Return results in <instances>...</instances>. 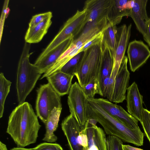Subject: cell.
<instances>
[{"label": "cell", "instance_id": "33", "mask_svg": "<svg viewBox=\"0 0 150 150\" xmlns=\"http://www.w3.org/2000/svg\"><path fill=\"white\" fill-rule=\"evenodd\" d=\"M103 31L97 35L91 40L86 43L80 49V52H83L90 46L102 41Z\"/></svg>", "mask_w": 150, "mask_h": 150}, {"label": "cell", "instance_id": "13", "mask_svg": "<svg viewBox=\"0 0 150 150\" xmlns=\"http://www.w3.org/2000/svg\"><path fill=\"white\" fill-rule=\"evenodd\" d=\"M132 25L117 28V42L114 64L111 76L115 78L125 53L130 36Z\"/></svg>", "mask_w": 150, "mask_h": 150}, {"label": "cell", "instance_id": "24", "mask_svg": "<svg viewBox=\"0 0 150 150\" xmlns=\"http://www.w3.org/2000/svg\"><path fill=\"white\" fill-rule=\"evenodd\" d=\"M117 42V28L112 24L103 31L102 42L103 45L111 51L115 58Z\"/></svg>", "mask_w": 150, "mask_h": 150}, {"label": "cell", "instance_id": "17", "mask_svg": "<svg viewBox=\"0 0 150 150\" xmlns=\"http://www.w3.org/2000/svg\"><path fill=\"white\" fill-rule=\"evenodd\" d=\"M127 107L129 113L140 121L144 108L143 96L137 83L133 82L127 88Z\"/></svg>", "mask_w": 150, "mask_h": 150}, {"label": "cell", "instance_id": "37", "mask_svg": "<svg viewBox=\"0 0 150 150\" xmlns=\"http://www.w3.org/2000/svg\"><path fill=\"white\" fill-rule=\"evenodd\" d=\"M122 149L123 150H144L129 145L123 144L122 145Z\"/></svg>", "mask_w": 150, "mask_h": 150}, {"label": "cell", "instance_id": "11", "mask_svg": "<svg viewBox=\"0 0 150 150\" xmlns=\"http://www.w3.org/2000/svg\"><path fill=\"white\" fill-rule=\"evenodd\" d=\"M127 54L130 69L134 72L150 57V50L142 41L135 40L129 43Z\"/></svg>", "mask_w": 150, "mask_h": 150}, {"label": "cell", "instance_id": "19", "mask_svg": "<svg viewBox=\"0 0 150 150\" xmlns=\"http://www.w3.org/2000/svg\"><path fill=\"white\" fill-rule=\"evenodd\" d=\"M74 76L58 71L46 79L54 90L61 96L68 94Z\"/></svg>", "mask_w": 150, "mask_h": 150}, {"label": "cell", "instance_id": "25", "mask_svg": "<svg viewBox=\"0 0 150 150\" xmlns=\"http://www.w3.org/2000/svg\"><path fill=\"white\" fill-rule=\"evenodd\" d=\"M11 82L7 79L4 73L0 74V118L3 116L5 100L10 92Z\"/></svg>", "mask_w": 150, "mask_h": 150}, {"label": "cell", "instance_id": "34", "mask_svg": "<svg viewBox=\"0 0 150 150\" xmlns=\"http://www.w3.org/2000/svg\"><path fill=\"white\" fill-rule=\"evenodd\" d=\"M9 0H5L4 3L3 9L1 13L0 19V42L1 39L2 34L5 18L6 17L7 11L9 3Z\"/></svg>", "mask_w": 150, "mask_h": 150}, {"label": "cell", "instance_id": "6", "mask_svg": "<svg viewBox=\"0 0 150 150\" xmlns=\"http://www.w3.org/2000/svg\"><path fill=\"white\" fill-rule=\"evenodd\" d=\"M36 115L45 124L55 108L62 109L61 96L48 83L41 85L36 90Z\"/></svg>", "mask_w": 150, "mask_h": 150}, {"label": "cell", "instance_id": "22", "mask_svg": "<svg viewBox=\"0 0 150 150\" xmlns=\"http://www.w3.org/2000/svg\"><path fill=\"white\" fill-rule=\"evenodd\" d=\"M132 0H114V3L109 16L112 23L116 25L121 22L123 17L129 16Z\"/></svg>", "mask_w": 150, "mask_h": 150}, {"label": "cell", "instance_id": "7", "mask_svg": "<svg viewBox=\"0 0 150 150\" xmlns=\"http://www.w3.org/2000/svg\"><path fill=\"white\" fill-rule=\"evenodd\" d=\"M67 98V103L70 114L80 125L84 127L87 121V98L78 83L72 84Z\"/></svg>", "mask_w": 150, "mask_h": 150}, {"label": "cell", "instance_id": "20", "mask_svg": "<svg viewBox=\"0 0 150 150\" xmlns=\"http://www.w3.org/2000/svg\"><path fill=\"white\" fill-rule=\"evenodd\" d=\"M52 17H50L34 26L28 27L25 36V42L30 44L40 42L51 26Z\"/></svg>", "mask_w": 150, "mask_h": 150}, {"label": "cell", "instance_id": "23", "mask_svg": "<svg viewBox=\"0 0 150 150\" xmlns=\"http://www.w3.org/2000/svg\"><path fill=\"white\" fill-rule=\"evenodd\" d=\"M103 57L99 78L100 85L105 78L110 76L114 61V57L111 51L103 44Z\"/></svg>", "mask_w": 150, "mask_h": 150}, {"label": "cell", "instance_id": "28", "mask_svg": "<svg viewBox=\"0 0 150 150\" xmlns=\"http://www.w3.org/2000/svg\"><path fill=\"white\" fill-rule=\"evenodd\" d=\"M83 52H81L71 59L59 71L65 74L74 75Z\"/></svg>", "mask_w": 150, "mask_h": 150}, {"label": "cell", "instance_id": "16", "mask_svg": "<svg viewBox=\"0 0 150 150\" xmlns=\"http://www.w3.org/2000/svg\"><path fill=\"white\" fill-rule=\"evenodd\" d=\"M61 127L70 150H84L77 142L78 135L84 127L81 126L72 115L70 114L63 120Z\"/></svg>", "mask_w": 150, "mask_h": 150}, {"label": "cell", "instance_id": "10", "mask_svg": "<svg viewBox=\"0 0 150 150\" xmlns=\"http://www.w3.org/2000/svg\"><path fill=\"white\" fill-rule=\"evenodd\" d=\"M114 0H88L83 9L86 10L88 22H99L108 18Z\"/></svg>", "mask_w": 150, "mask_h": 150}, {"label": "cell", "instance_id": "36", "mask_svg": "<svg viewBox=\"0 0 150 150\" xmlns=\"http://www.w3.org/2000/svg\"><path fill=\"white\" fill-rule=\"evenodd\" d=\"M144 38L150 47V18L148 25L146 35Z\"/></svg>", "mask_w": 150, "mask_h": 150}, {"label": "cell", "instance_id": "4", "mask_svg": "<svg viewBox=\"0 0 150 150\" xmlns=\"http://www.w3.org/2000/svg\"><path fill=\"white\" fill-rule=\"evenodd\" d=\"M103 54L102 41L90 46L83 52L74 74L81 87L94 79L99 80Z\"/></svg>", "mask_w": 150, "mask_h": 150}, {"label": "cell", "instance_id": "32", "mask_svg": "<svg viewBox=\"0 0 150 150\" xmlns=\"http://www.w3.org/2000/svg\"><path fill=\"white\" fill-rule=\"evenodd\" d=\"M33 148V150H63L59 144L49 142L41 143Z\"/></svg>", "mask_w": 150, "mask_h": 150}, {"label": "cell", "instance_id": "27", "mask_svg": "<svg viewBox=\"0 0 150 150\" xmlns=\"http://www.w3.org/2000/svg\"><path fill=\"white\" fill-rule=\"evenodd\" d=\"M114 79L110 76L105 78L100 84L101 96L106 97L111 102L113 93Z\"/></svg>", "mask_w": 150, "mask_h": 150}, {"label": "cell", "instance_id": "2", "mask_svg": "<svg viewBox=\"0 0 150 150\" xmlns=\"http://www.w3.org/2000/svg\"><path fill=\"white\" fill-rule=\"evenodd\" d=\"M87 121L94 119L103 127L106 134L137 146L143 145L144 134L139 127L131 129L110 115L98 104L88 99Z\"/></svg>", "mask_w": 150, "mask_h": 150}, {"label": "cell", "instance_id": "29", "mask_svg": "<svg viewBox=\"0 0 150 150\" xmlns=\"http://www.w3.org/2000/svg\"><path fill=\"white\" fill-rule=\"evenodd\" d=\"M149 111L143 108L139 121L142 126L145 135L150 143V117Z\"/></svg>", "mask_w": 150, "mask_h": 150}, {"label": "cell", "instance_id": "8", "mask_svg": "<svg viewBox=\"0 0 150 150\" xmlns=\"http://www.w3.org/2000/svg\"><path fill=\"white\" fill-rule=\"evenodd\" d=\"M88 99L98 104L108 113L129 128L133 129L139 127L138 121L127 112L121 106L103 98Z\"/></svg>", "mask_w": 150, "mask_h": 150}, {"label": "cell", "instance_id": "39", "mask_svg": "<svg viewBox=\"0 0 150 150\" xmlns=\"http://www.w3.org/2000/svg\"><path fill=\"white\" fill-rule=\"evenodd\" d=\"M0 150H8L6 145L1 141L0 142Z\"/></svg>", "mask_w": 150, "mask_h": 150}, {"label": "cell", "instance_id": "35", "mask_svg": "<svg viewBox=\"0 0 150 150\" xmlns=\"http://www.w3.org/2000/svg\"><path fill=\"white\" fill-rule=\"evenodd\" d=\"M77 142L78 144L82 146L84 149L88 146V138L87 135L83 129L80 132L77 138Z\"/></svg>", "mask_w": 150, "mask_h": 150}, {"label": "cell", "instance_id": "1", "mask_svg": "<svg viewBox=\"0 0 150 150\" xmlns=\"http://www.w3.org/2000/svg\"><path fill=\"white\" fill-rule=\"evenodd\" d=\"M41 127L31 105L25 102L18 105L10 114L6 132L17 146L25 147L36 142Z\"/></svg>", "mask_w": 150, "mask_h": 150}, {"label": "cell", "instance_id": "5", "mask_svg": "<svg viewBox=\"0 0 150 150\" xmlns=\"http://www.w3.org/2000/svg\"><path fill=\"white\" fill-rule=\"evenodd\" d=\"M88 22L86 10H77L75 14L65 23L62 28L38 57L36 61L42 59L51 51L68 38L74 37L83 29Z\"/></svg>", "mask_w": 150, "mask_h": 150}, {"label": "cell", "instance_id": "14", "mask_svg": "<svg viewBox=\"0 0 150 150\" xmlns=\"http://www.w3.org/2000/svg\"><path fill=\"white\" fill-rule=\"evenodd\" d=\"M147 0H133L129 16L133 19L138 31L144 38L146 35L150 18L147 15L146 6Z\"/></svg>", "mask_w": 150, "mask_h": 150}, {"label": "cell", "instance_id": "31", "mask_svg": "<svg viewBox=\"0 0 150 150\" xmlns=\"http://www.w3.org/2000/svg\"><path fill=\"white\" fill-rule=\"evenodd\" d=\"M51 16H52V13L50 11L35 15L32 17L30 20L29 23L28 27L34 26Z\"/></svg>", "mask_w": 150, "mask_h": 150}, {"label": "cell", "instance_id": "12", "mask_svg": "<svg viewBox=\"0 0 150 150\" xmlns=\"http://www.w3.org/2000/svg\"><path fill=\"white\" fill-rule=\"evenodd\" d=\"M112 23L109 18L107 17L99 22H88L80 35L74 40L72 43L76 48L80 49L86 43L103 32Z\"/></svg>", "mask_w": 150, "mask_h": 150}, {"label": "cell", "instance_id": "21", "mask_svg": "<svg viewBox=\"0 0 150 150\" xmlns=\"http://www.w3.org/2000/svg\"><path fill=\"white\" fill-rule=\"evenodd\" d=\"M62 109L55 108L52 110L45 124L46 132L42 140L49 143H53L57 140L54 134L58 127Z\"/></svg>", "mask_w": 150, "mask_h": 150}, {"label": "cell", "instance_id": "38", "mask_svg": "<svg viewBox=\"0 0 150 150\" xmlns=\"http://www.w3.org/2000/svg\"><path fill=\"white\" fill-rule=\"evenodd\" d=\"M11 150H33V148L26 149L24 147H14Z\"/></svg>", "mask_w": 150, "mask_h": 150}, {"label": "cell", "instance_id": "9", "mask_svg": "<svg viewBox=\"0 0 150 150\" xmlns=\"http://www.w3.org/2000/svg\"><path fill=\"white\" fill-rule=\"evenodd\" d=\"M128 58L123 57L114 80L111 102L122 103L126 98V92L129 85L130 73L127 68Z\"/></svg>", "mask_w": 150, "mask_h": 150}, {"label": "cell", "instance_id": "30", "mask_svg": "<svg viewBox=\"0 0 150 150\" xmlns=\"http://www.w3.org/2000/svg\"><path fill=\"white\" fill-rule=\"evenodd\" d=\"M106 139L107 150H123L122 141L118 137L108 135Z\"/></svg>", "mask_w": 150, "mask_h": 150}, {"label": "cell", "instance_id": "15", "mask_svg": "<svg viewBox=\"0 0 150 150\" xmlns=\"http://www.w3.org/2000/svg\"><path fill=\"white\" fill-rule=\"evenodd\" d=\"M83 129L88 141L87 146L84 150H107V137L102 129L87 120Z\"/></svg>", "mask_w": 150, "mask_h": 150}, {"label": "cell", "instance_id": "26", "mask_svg": "<svg viewBox=\"0 0 150 150\" xmlns=\"http://www.w3.org/2000/svg\"><path fill=\"white\" fill-rule=\"evenodd\" d=\"M88 99L95 98L96 94L101 96L102 93L99 80L97 79L92 80L88 84L82 87Z\"/></svg>", "mask_w": 150, "mask_h": 150}, {"label": "cell", "instance_id": "3", "mask_svg": "<svg viewBox=\"0 0 150 150\" xmlns=\"http://www.w3.org/2000/svg\"><path fill=\"white\" fill-rule=\"evenodd\" d=\"M30 44L25 43L18 64L16 88L19 105L25 102L42 74L39 68L29 61Z\"/></svg>", "mask_w": 150, "mask_h": 150}, {"label": "cell", "instance_id": "18", "mask_svg": "<svg viewBox=\"0 0 150 150\" xmlns=\"http://www.w3.org/2000/svg\"><path fill=\"white\" fill-rule=\"evenodd\" d=\"M74 37H71L51 51L46 55L34 64L40 69L42 74L45 73L67 50L74 40Z\"/></svg>", "mask_w": 150, "mask_h": 150}]
</instances>
